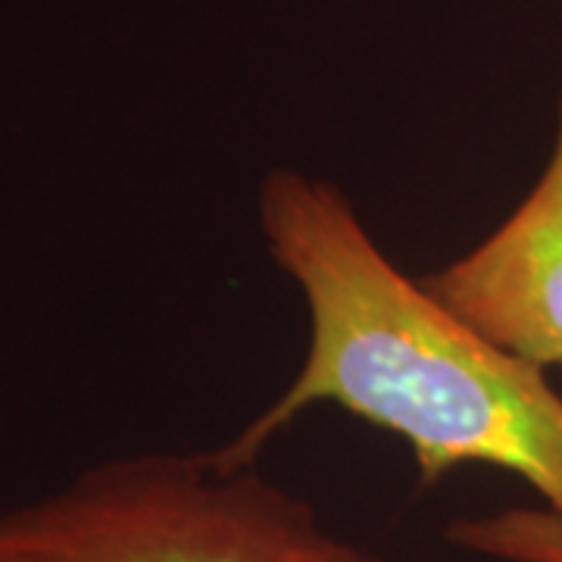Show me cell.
<instances>
[{
	"label": "cell",
	"instance_id": "cell-1",
	"mask_svg": "<svg viewBox=\"0 0 562 562\" xmlns=\"http://www.w3.org/2000/svg\"><path fill=\"white\" fill-rule=\"evenodd\" d=\"M272 260L301 288L310 347L288 391L232 441L222 465H257L269 441L316 403L401 438L435 487L462 465L522 479L562 516V394L450 313L382 250L335 181L272 169L260 184Z\"/></svg>",
	"mask_w": 562,
	"mask_h": 562
},
{
	"label": "cell",
	"instance_id": "cell-3",
	"mask_svg": "<svg viewBox=\"0 0 562 562\" xmlns=\"http://www.w3.org/2000/svg\"><path fill=\"white\" fill-rule=\"evenodd\" d=\"M422 284L513 357L562 366V98L541 179L484 241Z\"/></svg>",
	"mask_w": 562,
	"mask_h": 562
},
{
	"label": "cell",
	"instance_id": "cell-4",
	"mask_svg": "<svg viewBox=\"0 0 562 562\" xmlns=\"http://www.w3.org/2000/svg\"><path fill=\"white\" fill-rule=\"evenodd\" d=\"M447 541L494 562H562V516L547 506H506L453 519Z\"/></svg>",
	"mask_w": 562,
	"mask_h": 562
},
{
	"label": "cell",
	"instance_id": "cell-2",
	"mask_svg": "<svg viewBox=\"0 0 562 562\" xmlns=\"http://www.w3.org/2000/svg\"><path fill=\"white\" fill-rule=\"evenodd\" d=\"M0 562H387L257 465L135 453L0 509Z\"/></svg>",
	"mask_w": 562,
	"mask_h": 562
}]
</instances>
